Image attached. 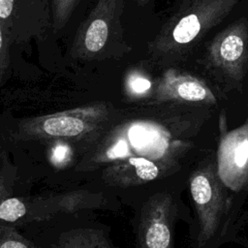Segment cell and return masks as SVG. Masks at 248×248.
<instances>
[{"instance_id": "cell-1", "label": "cell", "mask_w": 248, "mask_h": 248, "mask_svg": "<svg viewBox=\"0 0 248 248\" xmlns=\"http://www.w3.org/2000/svg\"><path fill=\"white\" fill-rule=\"evenodd\" d=\"M190 193L199 217V246H203L217 231L226 211L227 192L212 162L197 168L190 175Z\"/></svg>"}, {"instance_id": "cell-2", "label": "cell", "mask_w": 248, "mask_h": 248, "mask_svg": "<svg viewBox=\"0 0 248 248\" xmlns=\"http://www.w3.org/2000/svg\"><path fill=\"white\" fill-rule=\"evenodd\" d=\"M217 173L223 184L238 192L248 184V116L237 128L221 126L217 149Z\"/></svg>"}, {"instance_id": "cell-3", "label": "cell", "mask_w": 248, "mask_h": 248, "mask_svg": "<svg viewBox=\"0 0 248 248\" xmlns=\"http://www.w3.org/2000/svg\"><path fill=\"white\" fill-rule=\"evenodd\" d=\"M248 53L247 23L238 21L218 34L209 46V58L215 67L222 69L234 79L243 76Z\"/></svg>"}, {"instance_id": "cell-4", "label": "cell", "mask_w": 248, "mask_h": 248, "mask_svg": "<svg viewBox=\"0 0 248 248\" xmlns=\"http://www.w3.org/2000/svg\"><path fill=\"white\" fill-rule=\"evenodd\" d=\"M237 0H203L187 11L173 25L170 38L174 45H187L221 20Z\"/></svg>"}, {"instance_id": "cell-5", "label": "cell", "mask_w": 248, "mask_h": 248, "mask_svg": "<svg viewBox=\"0 0 248 248\" xmlns=\"http://www.w3.org/2000/svg\"><path fill=\"white\" fill-rule=\"evenodd\" d=\"M162 98L191 103L216 104L210 88L198 78L174 69L167 71L159 87Z\"/></svg>"}, {"instance_id": "cell-6", "label": "cell", "mask_w": 248, "mask_h": 248, "mask_svg": "<svg viewBox=\"0 0 248 248\" xmlns=\"http://www.w3.org/2000/svg\"><path fill=\"white\" fill-rule=\"evenodd\" d=\"M116 0H99L79 38L83 51L96 53L105 46L109 32V20Z\"/></svg>"}, {"instance_id": "cell-7", "label": "cell", "mask_w": 248, "mask_h": 248, "mask_svg": "<svg viewBox=\"0 0 248 248\" xmlns=\"http://www.w3.org/2000/svg\"><path fill=\"white\" fill-rule=\"evenodd\" d=\"M171 205L170 202L165 199L149 219L144 235L147 248H171Z\"/></svg>"}, {"instance_id": "cell-8", "label": "cell", "mask_w": 248, "mask_h": 248, "mask_svg": "<svg viewBox=\"0 0 248 248\" xmlns=\"http://www.w3.org/2000/svg\"><path fill=\"white\" fill-rule=\"evenodd\" d=\"M45 131L50 136L73 137L80 134L84 129L83 122L71 116H56L44 123Z\"/></svg>"}, {"instance_id": "cell-9", "label": "cell", "mask_w": 248, "mask_h": 248, "mask_svg": "<svg viewBox=\"0 0 248 248\" xmlns=\"http://www.w3.org/2000/svg\"><path fill=\"white\" fill-rule=\"evenodd\" d=\"M129 163L135 168L137 175L144 181L153 180L160 173L159 166L151 160L141 157H132L129 159Z\"/></svg>"}, {"instance_id": "cell-10", "label": "cell", "mask_w": 248, "mask_h": 248, "mask_svg": "<svg viewBox=\"0 0 248 248\" xmlns=\"http://www.w3.org/2000/svg\"><path fill=\"white\" fill-rule=\"evenodd\" d=\"M26 212L24 204L17 199L12 198L0 204V219L14 222L23 216Z\"/></svg>"}, {"instance_id": "cell-11", "label": "cell", "mask_w": 248, "mask_h": 248, "mask_svg": "<svg viewBox=\"0 0 248 248\" xmlns=\"http://www.w3.org/2000/svg\"><path fill=\"white\" fill-rule=\"evenodd\" d=\"M78 0H52L54 25L59 29L68 20Z\"/></svg>"}, {"instance_id": "cell-12", "label": "cell", "mask_w": 248, "mask_h": 248, "mask_svg": "<svg viewBox=\"0 0 248 248\" xmlns=\"http://www.w3.org/2000/svg\"><path fill=\"white\" fill-rule=\"evenodd\" d=\"M152 130L141 125L133 126L129 131V138L133 146L141 148L152 140Z\"/></svg>"}, {"instance_id": "cell-13", "label": "cell", "mask_w": 248, "mask_h": 248, "mask_svg": "<svg viewBox=\"0 0 248 248\" xmlns=\"http://www.w3.org/2000/svg\"><path fill=\"white\" fill-rule=\"evenodd\" d=\"M129 87L134 93L142 94L150 89L151 82L148 78L142 76L134 75L131 76L129 78Z\"/></svg>"}, {"instance_id": "cell-14", "label": "cell", "mask_w": 248, "mask_h": 248, "mask_svg": "<svg viewBox=\"0 0 248 248\" xmlns=\"http://www.w3.org/2000/svg\"><path fill=\"white\" fill-rule=\"evenodd\" d=\"M70 148L66 144H57L51 154V161L55 165H61L64 164L70 156Z\"/></svg>"}, {"instance_id": "cell-15", "label": "cell", "mask_w": 248, "mask_h": 248, "mask_svg": "<svg viewBox=\"0 0 248 248\" xmlns=\"http://www.w3.org/2000/svg\"><path fill=\"white\" fill-rule=\"evenodd\" d=\"M128 154V144L124 140H120L108 151V157L110 159L125 157Z\"/></svg>"}, {"instance_id": "cell-16", "label": "cell", "mask_w": 248, "mask_h": 248, "mask_svg": "<svg viewBox=\"0 0 248 248\" xmlns=\"http://www.w3.org/2000/svg\"><path fill=\"white\" fill-rule=\"evenodd\" d=\"M7 56H8L7 46L5 44L3 31L0 27V71L7 65Z\"/></svg>"}, {"instance_id": "cell-17", "label": "cell", "mask_w": 248, "mask_h": 248, "mask_svg": "<svg viewBox=\"0 0 248 248\" xmlns=\"http://www.w3.org/2000/svg\"><path fill=\"white\" fill-rule=\"evenodd\" d=\"M14 0H0V18H7L11 16Z\"/></svg>"}, {"instance_id": "cell-18", "label": "cell", "mask_w": 248, "mask_h": 248, "mask_svg": "<svg viewBox=\"0 0 248 248\" xmlns=\"http://www.w3.org/2000/svg\"><path fill=\"white\" fill-rule=\"evenodd\" d=\"M0 248H27V247L24 244H22L21 242L15 241V240H10V241H7V242L3 243Z\"/></svg>"}]
</instances>
